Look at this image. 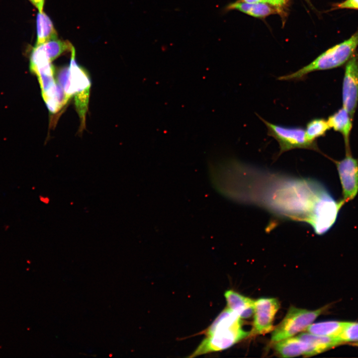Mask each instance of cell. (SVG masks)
<instances>
[{
  "mask_svg": "<svg viewBox=\"0 0 358 358\" xmlns=\"http://www.w3.org/2000/svg\"><path fill=\"white\" fill-rule=\"evenodd\" d=\"M228 198L262 206L275 215L313 228L328 208L332 195L318 181L262 172L237 162L226 181Z\"/></svg>",
  "mask_w": 358,
  "mask_h": 358,
  "instance_id": "cell-1",
  "label": "cell"
},
{
  "mask_svg": "<svg viewBox=\"0 0 358 358\" xmlns=\"http://www.w3.org/2000/svg\"><path fill=\"white\" fill-rule=\"evenodd\" d=\"M358 47V29L349 39L329 48L312 62L298 71L280 76V81L305 80L308 74L317 71L331 70L340 67L350 60Z\"/></svg>",
  "mask_w": 358,
  "mask_h": 358,
  "instance_id": "cell-2",
  "label": "cell"
},
{
  "mask_svg": "<svg viewBox=\"0 0 358 358\" xmlns=\"http://www.w3.org/2000/svg\"><path fill=\"white\" fill-rule=\"evenodd\" d=\"M75 50L71 53L70 65L60 70L58 75L59 85L69 99L75 96L78 112L83 122L87 110L90 81L87 71L75 60Z\"/></svg>",
  "mask_w": 358,
  "mask_h": 358,
  "instance_id": "cell-3",
  "label": "cell"
},
{
  "mask_svg": "<svg viewBox=\"0 0 358 358\" xmlns=\"http://www.w3.org/2000/svg\"><path fill=\"white\" fill-rule=\"evenodd\" d=\"M330 306L329 304L314 310L290 307L281 322L272 330L271 341L275 343L306 330Z\"/></svg>",
  "mask_w": 358,
  "mask_h": 358,
  "instance_id": "cell-4",
  "label": "cell"
},
{
  "mask_svg": "<svg viewBox=\"0 0 358 358\" xmlns=\"http://www.w3.org/2000/svg\"><path fill=\"white\" fill-rule=\"evenodd\" d=\"M205 334L206 337L189 357L226 350L247 337L249 332L243 330L242 323H240L218 328Z\"/></svg>",
  "mask_w": 358,
  "mask_h": 358,
  "instance_id": "cell-5",
  "label": "cell"
},
{
  "mask_svg": "<svg viewBox=\"0 0 358 358\" xmlns=\"http://www.w3.org/2000/svg\"><path fill=\"white\" fill-rule=\"evenodd\" d=\"M260 119L267 128V134L278 143V156L284 152L294 149H310L320 152L317 142H312L307 138L305 130L300 126H285L270 123L260 116Z\"/></svg>",
  "mask_w": 358,
  "mask_h": 358,
  "instance_id": "cell-6",
  "label": "cell"
},
{
  "mask_svg": "<svg viewBox=\"0 0 358 358\" xmlns=\"http://www.w3.org/2000/svg\"><path fill=\"white\" fill-rule=\"evenodd\" d=\"M332 160L338 173L342 189V199L345 203H347L354 199L358 193V159L353 157L349 150L346 151L345 157L342 160Z\"/></svg>",
  "mask_w": 358,
  "mask_h": 358,
  "instance_id": "cell-7",
  "label": "cell"
},
{
  "mask_svg": "<svg viewBox=\"0 0 358 358\" xmlns=\"http://www.w3.org/2000/svg\"><path fill=\"white\" fill-rule=\"evenodd\" d=\"M342 107L354 118L358 104V54L347 62L342 84Z\"/></svg>",
  "mask_w": 358,
  "mask_h": 358,
  "instance_id": "cell-8",
  "label": "cell"
},
{
  "mask_svg": "<svg viewBox=\"0 0 358 358\" xmlns=\"http://www.w3.org/2000/svg\"><path fill=\"white\" fill-rule=\"evenodd\" d=\"M279 307L278 300L274 298H260L255 300L252 334L264 335L272 331L274 316Z\"/></svg>",
  "mask_w": 358,
  "mask_h": 358,
  "instance_id": "cell-9",
  "label": "cell"
},
{
  "mask_svg": "<svg viewBox=\"0 0 358 358\" xmlns=\"http://www.w3.org/2000/svg\"><path fill=\"white\" fill-rule=\"evenodd\" d=\"M275 343V350L283 358H293L301 355L311 357L328 350L327 346L324 344L315 341H303L296 337Z\"/></svg>",
  "mask_w": 358,
  "mask_h": 358,
  "instance_id": "cell-10",
  "label": "cell"
},
{
  "mask_svg": "<svg viewBox=\"0 0 358 358\" xmlns=\"http://www.w3.org/2000/svg\"><path fill=\"white\" fill-rule=\"evenodd\" d=\"M353 119L348 111L342 107L330 115L327 120L330 128L339 132L343 136L346 151L351 150L350 138Z\"/></svg>",
  "mask_w": 358,
  "mask_h": 358,
  "instance_id": "cell-11",
  "label": "cell"
},
{
  "mask_svg": "<svg viewBox=\"0 0 358 358\" xmlns=\"http://www.w3.org/2000/svg\"><path fill=\"white\" fill-rule=\"evenodd\" d=\"M226 10H237L253 17L263 18L270 15L280 14V8L263 3H247L238 0L229 3L225 8Z\"/></svg>",
  "mask_w": 358,
  "mask_h": 358,
  "instance_id": "cell-12",
  "label": "cell"
},
{
  "mask_svg": "<svg viewBox=\"0 0 358 358\" xmlns=\"http://www.w3.org/2000/svg\"><path fill=\"white\" fill-rule=\"evenodd\" d=\"M224 296L228 307L241 319H248L254 315L255 300L232 290L226 291Z\"/></svg>",
  "mask_w": 358,
  "mask_h": 358,
  "instance_id": "cell-13",
  "label": "cell"
},
{
  "mask_svg": "<svg viewBox=\"0 0 358 358\" xmlns=\"http://www.w3.org/2000/svg\"><path fill=\"white\" fill-rule=\"evenodd\" d=\"M37 39L35 46L56 39L58 35L52 21L44 12H39L36 17Z\"/></svg>",
  "mask_w": 358,
  "mask_h": 358,
  "instance_id": "cell-14",
  "label": "cell"
},
{
  "mask_svg": "<svg viewBox=\"0 0 358 358\" xmlns=\"http://www.w3.org/2000/svg\"><path fill=\"white\" fill-rule=\"evenodd\" d=\"M346 321H327L310 325L307 332L319 336L337 338L342 332Z\"/></svg>",
  "mask_w": 358,
  "mask_h": 358,
  "instance_id": "cell-15",
  "label": "cell"
},
{
  "mask_svg": "<svg viewBox=\"0 0 358 358\" xmlns=\"http://www.w3.org/2000/svg\"><path fill=\"white\" fill-rule=\"evenodd\" d=\"M330 129L327 120L323 118H315L307 123L305 130L308 140L312 142H316V140L325 136Z\"/></svg>",
  "mask_w": 358,
  "mask_h": 358,
  "instance_id": "cell-16",
  "label": "cell"
},
{
  "mask_svg": "<svg viewBox=\"0 0 358 358\" xmlns=\"http://www.w3.org/2000/svg\"><path fill=\"white\" fill-rule=\"evenodd\" d=\"M341 345L358 341V322H348L337 338Z\"/></svg>",
  "mask_w": 358,
  "mask_h": 358,
  "instance_id": "cell-17",
  "label": "cell"
},
{
  "mask_svg": "<svg viewBox=\"0 0 358 358\" xmlns=\"http://www.w3.org/2000/svg\"><path fill=\"white\" fill-rule=\"evenodd\" d=\"M351 9L358 10V0H345L333 5L332 10Z\"/></svg>",
  "mask_w": 358,
  "mask_h": 358,
  "instance_id": "cell-18",
  "label": "cell"
},
{
  "mask_svg": "<svg viewBox=\"0 0 358 358\" xmlns=\"http://www.w3.org/2000/svg\"><path fill=\"white\" fill-rule=\"evenodd\" d=\"M260 2L268 3L278 8L285 5L288 0H260Z\"/></svg>",
  "mask_w": 358,
  "mask_h": 358,
  "instance_id": "cell-19",
  "label": "cell"
},
{
  "mask_svg": "<svg viewBox=\"0 0 358 358\" xmlns=\"http://www.w3.org/2000/svg\"><path fill=\"white\" fill-rule=\"evenodd\" d=\"M38 10L39 12H43L45 0H29Z\"/></svg>",
  "mask_w": 358,
  "mask_h": 358,
  "instance_id": "cell-20",
  "label": "cell"
},
{
  "mask_svg": "<svg viewBox=\"0 0 358 358\" xmlns=\"http://www.w3.org/2000/svg\"><path fill=\"white\" fill-rule=\"evenodd\" d=\"M239 1L247 2V3H258L260 2V0H238Z\"/></svg>",
  "mask_w": 358,
  "mask_h": 358,
  "instance_id": "cell-21",
  "label": "cell"
},
{
  "mask_svg": "<svg viewBox=\"0 0 358 358\" xmlns=\"http://www.w3.org/2000/svg\"><path fill=\"white\" fill-rule=\"evenodd\" d=\"M349 345H351L353 346L358 347V341L356 342L351 343Z\"/></svg>",
  "mask_w": 358,
  "mask_h": 358,
  "instance_id": "cell-22",
  "label": "cell"
}]
</instances>
